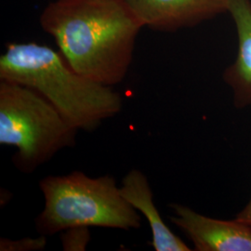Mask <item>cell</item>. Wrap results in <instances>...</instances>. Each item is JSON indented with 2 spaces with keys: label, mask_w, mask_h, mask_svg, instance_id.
<instances>
[{
  "label": "cell",
  "mask_w": 251,
  "mask_h": 251,
  "mask_svg": "<svg viewBox=\"0 0 251 251\" xmlns=\"http://www.w3.org/2000/svg\"><path fill=\"white\" fill-rule=\"evenodd\" d=\"M171 221L191 239L198 251H251V228L237 221L201 215L188 206L171 204Z\"/></svg>",
  "instance_id": "obj_5"
},
{
  "label": "cell",
  "mask_w": 251,
  "mask_h": 251,
  "mask_svg": "<svg viewBox=\"0 0 251 251\" xmlns=\"http://www.w3.org/2000/svg\"><path fill=\"white\" fill-rule=\"evenodd\" d=\"M40 25L75 72L110 87L125 78L144 27L126 0H55Z\"/></svg>",
  "instance_id": "obj_1"
},
{
  "label": "cell",
  "mask_w": 251,
  "mask_h": 251,
  "mask_svg": "<svg viewBox=\"0 0 251 251\" xmlns=\"http://www.w3.org/2000/svg\"><path fill=\"white\" fill-rule=\"evenodd\" d=\"M235 219L251 228V201L249 202V204L245 206V208Z\"/></svg>",
  "instance_id": "obj_11"
},
{
  "label": "cell",
  "mask_w": 251,
  "mask_h": 251,
  "mask_svg": "<svg viewBox=\"0 0 251 251\" xmlns=\"http://www.w3.org/2000/svg\"><path fill=\"white\" fill-rule=\"evenodd\" d=\"M120 193L126 200L146 218L152 232L155 251H190L191 249L166 225L153 202L147 177L139 170H131L122 180Z\"/></svg>",
  "instance_id": "obj_7"
},
{
  "label": "cell",
  "mask_w": 251,
  "mask_h": 251,
  "mask_svg": "<svg viewBox=\"0 0 251 251\" xmlns=\"http://www.w3.org/2000/svg\"><path fill=\"white\" fill-rule=\"evenodd\" d=\"M144 26L159 31L190 26L228 11L229 0H126Z\"/></svg>",
  "instance_id": "obj_6"
},
{
  "label": "cell",
  "mask_w": 251,
  "mask_h": 251,
  "mask_svg": "<svg viewBox=\"0 0 251 251\" xmlns=\"http://www.w3.org/2000/svg\"><path fill=\"white\" fill-rule=\"evenodd\" d=\"M231 14L238 36V52L228 69L226 78L232 86L237 105L251 104V2L229 0Z\"/></svg>",
  "instance_id": "obj_8"
},
{
  "label": "cell",
  "mask_w": 251,
  "mask_h": 251,
  "mask_svg": "<svg viewBox=\"0 0 251 251\" xmlns=\"http://www.w3.org/2000/svg\"><path fill=\"white\" fill-rule=\"evenodd\" d=\"M0 79L36 90L76 130L93 131L122 108L112 87L75 72L62 54L35 42L8 44L0 57Z\"/></svg>",
  "instance_id": "obj_2"
},
{
  "label": "cell",
  "mask_w": 251,
  "mask_h": 251,
  "mask_svg": "<svg viewBox=\"0 0 251 251\" xmlns=\"http://www.w3.org/2000/svg\"><path fill=\"white\" fill-rule=\"evenodd\" d=\"M77 131L36 90L0 82V144L17 149L12 161L19 171L32 173L72 147Z\"/></svg>",
  "instance_id": "obj_4"
},
{
  "label": "cell",
  "mask_w": 251,
  "mask_h": 251,
  "mask_svg": "<svg viewBox=\"0 0 251 251\" xmlns=\"http://www.w3.org/2000/svg\"><path fill=\"white\" fill-rule=\"evenodd\" d=\"M64 250L68 251H84L90 241V233L88 227H76L66 230L63 234Z\"/></svg>",
  "instance_id": "obj_9"
},
{
  "label": "cell",
  "mask_w": 251,
  "mask_h": 251,
  "mask_svg": "<svg viewBox=\"0 0 251 251\" xmlns=\"http://www.w3.org/2000/svg\"><path fill=\"white\" fill-rule=\"evenodd\" d=\"M46 235H41L36 239L25 238L18 241H10L8 239H1L0 250L1 251H40L46 246Z\"/></svg>",
  "instance_id": "obj_10"
},
{
  "label": "cell",
  "mask_w": 251,
  "mask_h": 251,
  "mask_svg": "<svg viewBox=\"0 0 251 251\" xmlns=\"http://www.w3.org/2000/svg\"><path fill=\"white\" fill-rule=\"evenodd\" d=\"M45 207L36 219L41 235H53L76 227L138 229V210L122 197L112 176L90 178L81 171L48 176L39 182Z\"/></svg>",
  "instance_id": "obj_3"
}]
</instances>
